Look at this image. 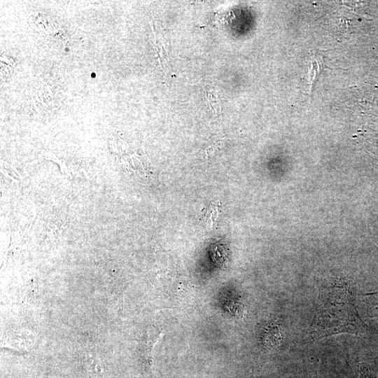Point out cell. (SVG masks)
Masks as SVG:
<instances>
[{
  "mask_svg": "<svg viewBox=\"0 0 378 378\" xmlns=\"http://www.w3.org/2000/svg\"><path fill=\"white\" fill-rule=\"evenodd\" d=\"M366 325L356 309L352 290L344 282H335L320 290L310 326L313 339L349 333L365 332Z\"/></svg>",
  "mask_w": 378,
  "mask_h": 378,
  "instance_id": "1",
  "label": "cell"
},
{
  "mask_svg": "<svg viewBox=\"0 0 378 378\" xmlns=\"http://www.w3.org/2000/svg\"><path fill=\"white\" fill-rule=\"evenodd\" d=\"M309 69L307 73L310 92L316 81L317 77L324 69L328 68L324 62L323 54L319 50L313 51L309 56Z\"/></svg>",
  "mask_w": 378,
  "mask_h": 378,
  "instance_id": "2",
  "label": "cell"
},
{
  "mask_svg": "<svg viewBox=\"0 0 378 378\" xmlns=\"http://www.w3.org/2000/svg\"><path fill=\"white\" fill-rule=\"evenodd\" d=\"M368 314L371 317L378 318V290L364 295Z\"/></svg>",
  "mask_w": 378,
  "mask_h": 378,
  "instance_id": "3",
  "label": "cell"
},
{
  "mask_svg": "<svg viewBox=\"0 0 378 378\" xmlns=\"http://www.w3.org/2000/svg\"><path fill=\"white\" fill-rule=\"evenodd\" d=\"M280 331L275 326L269 327L264 334V342L267 346L278 345L280 342Z\"/></svg>",
  "mask_w": 378,
  "mask_h": 378,
  "instance_id": "4",
  "label": "cell"
},
{
  "mask_svg": "<svg viewBox=\"0 0 378 378\" xmlns=\"http://www.w3.org/2000/svg\"><path fill=\"white\" fill-rule=\"evenodd\" d=\"M218 214V206L216 205L210 208L207 214V223L212 226L216 223Z\"/></svg>",
  "mask_w": 378,
  "mask_h": 378,
  "instance_id": "5",
  "label": "cell"
},
{
  "mask_svg": "<svg viewBox=\"0 0 378 378\" xmlns=\"http://www.w3.org/2000/svg\"><path fill=\"white\" fill-rule=\"evenodd\" d=\"M358 378H377L372 371L365 365H360L359 375Z\"/></svg>",
  "mask_w": 378,
  "mask_h": 378,
  "instance_id": "6",
  "label": "cell"
}]
</instances>
